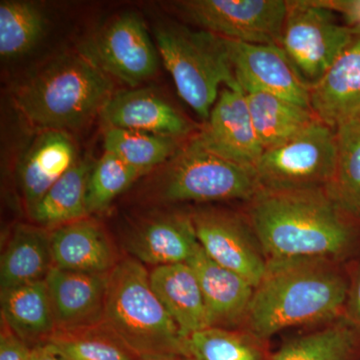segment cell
<instances>
[{
    "label": "cell",
    "instance_id": "cell-1",
    "mask_svg": "<svg viewBox=\"0 0 360 360\" xmlns=\"http://www.w3.org/2000/svg\"><path fill=\"white\" fill-rule=\"evenodd\" d=\"M248 212L269 260L340 259L354 232L326 188L260 191Z\"/></svg>",
    "mask_w": 360,
    "mask_h": 360
},
{
    "label": "cell",
    "instance_id": "cell-2",
    "mask_svg": "<svg viewBox=\"0 0 360 360\" xmlns=\"http://www.w3.org/2000/svg\"><path fill=\"white\" fill-rule=\"evenodd\" d=\"M348 290L333 260H269L243 329L264 342L285 329L328 323L340 317Z\"/></svg>",
    "mask_w": 360,
    "mask_h": 360
},
{
    "label": "cell",
    "instance_id": "cell-3",
    "mask_svg": "<svg viewBox=\"0 0 360 360\" xmlns=\"http://www.w3.org/2000/svg\"><path fill=\"white\" fill-rule=\"evenodd\" d=\"M113 94L112 79L77 52L33 71L13 90V103L37 131L70 132L101 115Z\"/></svg>",
    "mask_w": 360,
    "mask_h": 360
},
{
    "label": "cell",
    "instance_id": "cell-4",
    "mask_svg": "<svg viewBox=\"0 0 360 360\" xmlns=\"http://www.w3.org/2000/svg\"><path fill=\"white\" fill-rule=\"evenodd\" d=\"M153 172L139 194L149 206L232 200L250 202L262 191L255 168L215 155L195 136Z\"/></svg>",
    "mask_w": 360,
    "mask_h": 360
},
{
    "label": "cell",
    "instance_id": "cell-5",
    "mask_svg": "<svg viewBox=\"0 0 360 360\" xmlns=\"http://www.w3.org/2000/svg\"><path fill=\"white\" fill-rule=\"evenodd\" d=\"M104 322L139 357L186 355V338L156 296L148 266L124 255L110 272Z\"/></svg>",
    "mask_w": 360,
    "mask_h": 360
},
{
    "label": "cell",
    "instance_id": "cell-6",
    "mask_svg": "<svg viewBox=\"0 0 360 360\" xmlns=\"http://www.w3.org/2000/svg\"><path fill=\"white\" fill-rule=\"evenodd\" d=\"M155 37L179 96L205 122L219 98L220 85L241 89L222 37L174 23L156 25Z\"/></svg>",
    "mask_w": 360,
    "mask_h": 360
},
{
    "label": "cell",
    "instance_id": "cell-7",
    "mask_svg": "<svg viewBox=\"0 0 360 360\" xmlns=\"http://www.w3.org/2000/svg\"><path fill=\"white\" fill-rule=\"evenodd\" d=\"M336 160V130L316 118L290 141L264 150L255 169L262 191L326 188Z\"/></svg>",
    "mask_w": 360,
    "mask_h": 360
},
{
    "label": "cell",
    "instance_id": "cell-8",
    "mask_svg": "<svg viewBox=\"0 0 360 360\" xmlns=\"http://www.w3.org/2000/svg\"><path fill=\"white\" fill-rule=\"evenodd\" d=\"M281 47L309 89L354 41L357 33L336 21L335 13L315 0L288 1Z\"/></svg>",
    "mask_w": 360,
    "mask_h": 360
},
{
    "label": "cell",
    "instance_id": "cell-9",
    "mask_svg": "<svg viewBox=\"0 0 360 360\" xmlns=\"http://www.w3.org/2000/svg\"><path fill=\"white\" fill-rule=\"evenodd\" d=\"M84 56L111 79L136 87L158 72L160 56L141 16L115 14L78 45Z\"/></svg>",
    "mask_w": 360,
    "mask_h": 360
},
{
    "label": "cell",
    "instance_id": "cell-10",
    "mask_svg": "<svg viewBox=\"0 0 360 360\" xmlns=\"http://www.w3.org/2000/svg\"><path fill=\"white\" fill-rule=\"evenodd\" d=\"M176 6L201 30L252 44L281 45L288 11L284 0H188Z\"/></svg>",
    "mask_w": 360,
    "mask_h": 360
},
{
    "label": "cell",
    "instance_id": "cell-11",
    "mask_svg": "<svg viewBox=\"0 0 360 360\" xmlns=\"http://www.w3.org/2000/svg\"><path fill=\"white\" fill-rule=\"evenodd\" d=\"M124 255L148 267L188 262L200 248L191 213L149 206L120 231Z\"/></svg>",
    "mask_w": 360,
    "mask_h": 360
},
{
    "label": "cell",
    "instance_id": "cell-12",
    "mask_svg": "<svg viewBox=\"0 0 360 360\" xmlns=\"http://www.w3.org/2000/svg\"><path fill=\"white\" fill-rule=\"evenodd\" d=\"M189 213L196 238L206 255L257 288L266 272L269 259L248 217L212 207Z\"/></svg>",
    "mask_w": 360,
    "mask_h": 360
},
{
    "label": "cell",
    "instance_id": "cell-13",
    "mask_svg": "<svg viewBox=\"0 0 360 360\" xmlns=\"http://www.w3.org/2000/svg\"><path fill=\"white\" fill-rule=\"evenodd\" d=\"M224 40L234 77L243 92H266L310 108L309 89L281 45Z\"/></svg>",
    "mask_w": 360,
    "mask_h": 360
},
{
    "label": "cell",
    "instance_id": "cell-14",
    "mask_svg": "<svg viewBox=\"0 0 360 360\" xmlns=\"http://www.w3.org/2000/svg\"><path fill=\"white\" fill-rule=\"evenodd\" d=\"M195 137L208 150L243 167L255 168L264 151L241 89H221Z\"/></svg>",
    "mask_w": 360,
    "mask_h": 360
},
{
    "label": "cell",
    "instance_id": "cell-15",
    "mask_svg": "<svg viewBox=\"0 0 360 360\" xmlns=\"http://www.w3.org/2000/svg\"><path fill=\"white\" fill-rule=\"evenodd\" d=\"M54 267L89 274H108L124 255L105 226L92 215L51 231Z\"/></svg>",
    "mask_w": 360,
    "mask_h": 360
},
{
    "label": "cell",
    "instance_id": "cell-16",
    "mask_svg": "<svg viewBox=\"0 0 360 360\" xmlns=\"http://www.w3.org/2000/svg\"><path fill=\"white\" fill-rule=\"evenodd\" d=\"M78 160L77 146L68 132L40 130L23 149L15 176L26 212Z\"/></svg>",
    "mask_w": 360,
    "mask_h": 360
},
{
    "label": "cell",
    "instance_id": "cell-17",
    "mask_svg": "<svg viewBox=\"0 0 360 360\" xmlns=\"http://www.w3.org/2000/svg\"><path fill=\"white\" fill-rule=\"evenodd\" d=\"M110 274L51 269L45 281L56 330H75L103 323Z\"/></svg>",
    "mask_w": 360,
    "mask_h": 360
},
{
    "label": "cell",
    "instance_id": "cell-18",
    "mask_svg": "<svg viewBox=\"0 0 360 360\" xmlns=\"http://www.w3.org/2000/svg\"><path fill=\"white\" fill-rule=\"evenodd\" d=\"M99 116L106 129L135 130L179 139L193 129L179 110L148 87L115 92Z\"/></svg>",
    "mask_w": 360,
    "mask_h": 360
},
{
    "label": "cell",
    "instance_id": "cell-19",
    "mask_svg": "<svg viewBox=\"0 0 360 360\" xmlns=\"http://www.w3.org/2000/svg\"><path fill=\"white\" fill-rule=\"evenodd\" d=\"M187 264L200 281L208 328H243L255 286L245 277L213 262L200 246Z\"/></svg>",
    "mask_w": 360,
    "mask_h": 360
},
{
    "label": "cell",
    "instance_id": "cell-20",
    "mask_svg": "<svg viewBox=\"0 0 360 360\" xmlns=\"http://www.w3.org/2000/svg\"><path fill=\"white\" fill-rule=\"evenodd\" d=\"M310 108L336 130L360 117V33L309 89Z\"/></svg>",
    "mask_w": 360,
    "mask_h": 360
},
{
    "label": "cell",
    "instance_id": "cell-21",
    "mask_svg": "<svg viewBox=\"0 0 360 360\" xmlns=\"http://www.w3.org/2000/svg\"><path fill=\"white\" fill-rule=\"evenodd\" d=\"M149 281L184 338L208 328L202 290L191 264L182 262L151 267Z\"/></svg>",
    "mask_w": 360,
    "mask_h": 360
},
{
    "label": "cell",
    "instance_id": "cell-22",
    "mask_svg": "<svg viewBox=\"0 0 360 360\" xmlns=\"http://www.w3.org/2000/svg\"><path fill=\"white\" fill-rule=\"evenodd\" d=\"M53 267L51 231L34 224H18L2 251L0 292L45 281Z\"/></svg>",
    "mask_w": 360,
    "mask_h": 360
},
{
    "label": "cell",
    "instance_id": "cell-23",
    "mask_svg": "<svg viewBox=\"0 0 360 360\" xmlns=\"http://www.w3.org/2000/svg\"><path fill=\"white\" fill-rule=\"evenodd\" d=\"M1 321L32 349L44 345L56 331L46 281L2 291Z\"/></svg>",
    "mask_w": 360,
    "mask_h": 360
},
{
    "label": "cell",
    "instance_id": "cell-24",
    "mask_svg": "<svg viewBox=\"0 0 360 360\" xmlns=\"http://www.w3.org/2000/svg\"><path fill=\"white\" fill-rule=\"evenodd\" d=\"M94 165L89 160L78 158L28 213L32 224L51 231L60 225L89 217L86 194Z\"/></svg>",
    "mask_w": 360,
    "mask_h": 360
},
{
    "label": "cell",
    "instance_id": "cell-25",
    "mask_svg": "<svg viewBox=\"0 0 360 360\" xmlns=\"http://www.w3.org/2000/svg\"><path fill=\"white\" fill-rule=\"evenodd\" d=\"M253 127L264 150L281 146L316 120L314 111L262 91L245 92Z\"/></svg>",
    "mask_w": 360,
    "mask_h": 360
},
{
    "label": "cell",
    "instance_id": "cell-26",
    "mask_svg": "<svg viewBox=\"0 0 360 360\" xmlns=\"http://www.w3.org/2000/svg\"><path fill=\"white\" fill-rule=\"evenodd\" d=\"M360 328L345 316L284 343L266 360H354Z\"/></svg>",
    "mask_w": 360,
    "mask_h": 360
},
{
    "label": "cell",
    "instance_id": "cell-27",
    "mask_svg": "<svg viewBox=\"0 0 360 360\" xmlns=\"http://www.w3.org/2000/svg\"><path fill=\"white\" fill-rule=\"evenodd\" d=\"M42 347L61 360L139 359L105 322L75 330H56Z\"/></svg>",
    "mask_w": 360,
    "mask_h": 360
},
{
    "label": "cell",
    "instance_id": "cell-28",
    "mask_svg": "<svg viewBox=\"0 0 360 360\" xmlns=\"http://www.w3.org/2000/svg\"><path fill=\"white\" fill-rule=\"evenodd\" d=\"M179 141L165 135L108 127L104 132V151L117 156L146 176L176 153Z\"/></svg>",
    "mask_w": 360,
    "mask_h": 360
},
{
    "label": "cell",
    "instance_id": "cell-29",
    "mask_svg": "<svg viewBox=\"0 0 360 360\" xmlns=\"http://www.w3.org/2000/svg\"><path fill=\"white\" fill-rule=\"evenodd\" d=\"M46 28L44 11L37 2H0V56L6 59L25 56L39 44Z\"/></svg>",
    "mask_w": 360,
    "mask_h": 360
},
{
    "label": "cell",
    "instance_id": "cell-30",
    "mask_svg": "<svg viewBox=\"0 0 360 360\" xmlns=\"http://www.w3.org/2000/svg\"><path fill=\"white\" fill-rule=\"evenodd\" d=\"M336 135L335 172L326 191L341 210L360 217V118L340 124Z\"/></svg>",
    "mask_w": 360,
    "mask_h": 360
},
{
    "label": "cell",
    "instance_id": "cell-31",
    "mask_svg": "<svg viewBox=\"0 0 360 360\" xmlns=\"http://www.w3.org/2000/svg\"><path fill=\"white\" fill-rule=\"evenodd\" d=\"M191 360H266L264 341L243 329L206 328L186 338Z\"/></svg>",
    "mask_w": 360,
    "mask_h": 360
},
{
    "label": "cell",
    "instance_id": "cell-32",
    "mask_svg": "<svg viewBox=\"0 0 360 360\" xmlns=\"http://www.w3.org/2000/svg\"><path fill=\"white\" fill-rule=\"evenodd\" d=\"M142 177L144 174L141 172L104 151L101 160L94 163L89 176L86 194L89 215L108 210L116 198Z\"/></svg>",
    "mask_w": 360,
    "mask_h": 360
},
{
    "label": "cell",
    "instance_id": "cell-33",
    "mask_svg": "<svg viewBox=\"0 0 360 360\" xmlns=\"http://www.w3.org/2000/svg\"><path fill=\"white\" fill-rule=\"evenodd\" d=\"M32 348L1 321L0 360H30Z\"/></svg>",
    "mask_w": 360,
    "mask_h": 360
},
{
    "label": "cell",
    "instance_id": "cell-34",
    "mask_svg": "<svg viewBox=\"0 0 360 360\" xmlns=\"http://www.w3.org/2000/svg\"><path fill=\"white\" fill-rule=\"evenodd\" d=\"M319 6L340 13L347 20L348 27L360 33V0H315Z\"/></svg>",
    "mask_w": 360,
    "mask_h": 360
},
{
    "label": "cell",
    "instance_id": "cell-35",
    "mask_svg": "<svg viewBox=\"0 0 360 360\" xmlns=\"http://www.w3.org/2000/svg\"><path fill=\"white\" fill-rule=\"evenodd\" d=\"M347 319L360 328V269L355 277L352 288L348 290L347 304Z\"/></svg>",
    "mask_w": 360,
    "mask_h": 360
},
{
    "label": "cell",
    "instance_id": "cell-36",
    "mask_svg": "<svg viewBox=\"0 0 360 360\" xmlns=\"http://www.w3.org/2000/svg\"><path fill=\"white\" fill-rule=\"evenodd\" d=\"M30 360H61L44 347L32 348Z\"/></svg>",
    "mask_w": 360,
    "mask_h": 360
},
{
    "label": "cell",
    "instance_id": "cell-37",
    "mask_svg": "<svg viewBox=\"0 0 360 360\" xmlns=\"http://www.w3.org/2000/svg\"><path fill=\"white\" fill-rule=\"evenodd\" d=\"M137 360H191L186 355L180 354H155V355H146V356L139 357Z\"/></svg>",
    "mask_w": 360,
    "mask_h": 360
},
{
    "label": "cell",
    "instance_id": "cell-38",
    "mask_svg": "<svg viewBox=\"0 0 360 360\" xmlns=\"http://www.w3.org/2000/svg\"><path fill=\"white\" fill-rule=\"evenodd\" d=\"M360 118V117H359Z\"/></svg>",
    "mask_w": 360,
    "mask_h": 360
}]
</instances>
